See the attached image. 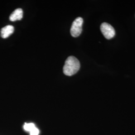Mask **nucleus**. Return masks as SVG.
<instances>
[{"label":"nucleus","instance_id":"obj_1","mask_svg":"<svg viewBox=\"0 0 135 135\" xmlns=\"http://www.w3.org/2000/svg\"><path fill=\"white\" fill-rule=\"evenodd\" d=\"M80 68V63L77 58L70 56L65 61L63 67V72L68 76H71L78 72Z\"/></svg>","mask_w":135,"mask_h":135},{"label":"nucleus","instance_id":"obj_2","mask_svg":"<svg viewBox=\"0 0 135 135\" xmlns=\"http://www.w3.org/2000/svg\"><path fill=\"white\" fill-rule=\"evenodd\" d=\"M83 24V19L81 17H78L73 22L70 31L71 34L73 37H78L81 34Z\"/></svg>","mask_w":135,"mask_h":135},{"label":"nucleus","instance_id":"obj_3","mask_svg":"<svg viewBox=\"0 0 135 135\" xmlns=\"http://www.w3.org/2000/svg\"><path fill=\"white\" fill-rule=\"evenodd\" d=\"M100 29L102 34L107 39H112L115 35V31L114 28L108 23H103L102 24Z\"/></svg>","mask_w":135,"mask_h":135},{"label":"nucleus","instance_id":"obj_4","mask_svg":"<svg viewBox=\"0 0 135 135\" xmlns=\"http://www.w3.org/2000/svg\"><path fill=\"white\" fill-rule=\"evenodd\" d=\"M14 32V28L13 26L8 25L3 28L1 30V36L2 38L6 39L9 37Z\"/></svg>","mask_w":135,"mask_h":135},{"label":"nucleus","instance_id":"obj_5","mask_svg":"<svg viewBox=\"0 0 135 135\" xmlns=\"http://www.w3.org/2000/svg\"><path fill=\"white\" fill-rule=\"evenodd\" d=\"M23 11L22 9L18 8L15 10L10 16V20L12 22L21 20L23 18Z\"/></svg>","mask_w":135,"mask_h":135},{"label":"nucleus","instance_id":"obj_6","mask_svg":"<svg viewBox=\"0 0 135 135\" xmlns=\"http://www.w3.org/2000/svg\"><path fill=\"white\" fill-rule=\"evenodd\" d=\"M35 127V124L33 123H25L24 126V128L25 130L30 132L33 129H34Z\"/></svg>","mask_w":135,"mask_h":135},{"label":"nucleus","instance_id":"obj_7","mask_svg":"<svg viewBox=\"0 0 135 135\" xmlns=\"http://www.w3.org/2000/svg\"><path fill=\"white\" fill-rule=\"evenodd\" d=\"M30 135H38L39 134V131L36 127H35L30 132Z\"/></svg>","mask_w":135,"mask_h":135}]
</instances>
